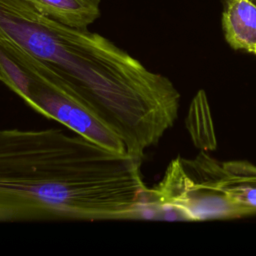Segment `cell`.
<instances>
[{"label":"cell","instance_id":"1","mask_svg":"<svg viewBox=\"0 0 256 256\" xmlns=\"http://www.w3.org/2000/svg\"><path fill=\"white\" fill-rule=\"evenodd\" d=\"M0 30L143 160L173 126L180 95L165 76L100 34L53 20L27 0H0Z\"/></svg>","mask_w":256,"mask_h":256},{"label":"cell","instance_id":"2","mask_svg":"<svg viewBox=\"0 0 256 256\" xmlns=\"http://www.w3.org/2000/svg\"><path fill=\"white\" fill-rule=\"evenodd\" d=\"M141 163L60 128L0 129V222L141 219Z\"/></svg>","mask_w":256,"mask_h":256},{"label":"cell","instance_id":"3","mask_svg":"<svg viewBox=\"0 0 256 256\" xmlns=\"http://www.w3.org/2000/svg\"><path fill=\"white\" fill-rule=\"evenodd\" d=\"M0 82L37 113L118 153L122 140L55 79L29 52L0 30ZM128 154V153H127Z\"/></svg>","mask_w":256,"mask_h":256},{"label":"cell","instance_id":"4","mask_svg":"<svg viewBox=\"0 0 256 256\" xmlns=\"http://www.w3.org/2000/svg\"><path fill=\"white\" fill-rule=\"evenodd\" d=\"M225 39L236 50L256 49V4L252 0H225L222 14Z\"/></svg>","mask_w":256,"mask_h":256},{"label":"cell","instance_id":"5","mask_svg":"<svg viewBox=\"0 0 256 256\" xmlns=\"http://www.w3.org/2000/svg\"><path fill=\"white\" fill-rule=\"evenodd\" d=\"M47 17L70 27L87 29L100 16L101 0H27Z\"/></svg>","mask_w":256,"mask_h":256},{"label":"cell","instance_id":"6","mask_svg":"<svg viewBox=\"0 0 256 256\" xmlns=\"http://www.w3.org/2000/svg\"><path fill=\"white\" fill-rule=\"evenodd\" d=\"M188 129L197 147L203 150L215 148V137L213 134L209 107L206 97L201 91L191 103L188 115Z\"/></svg>","mask_w":256,"mask_h":256},{"label":"cell","instance_id":"7","mask_svg":"<svg viewBox=\"0 0 256 256\" xmlns=\"http://www.w3.org/2000/svg\"><path fill=\"white\" fill-rule=\"evenodd\" d=\"M252 1H253V2L256 4V0H252Z\"/></svg>","mask_w":256,"mask_h":256},{"label":"cell","instance_id":"8","mask_svg":"<svg viewBox=\"0 0 256 256\" xmlns=\"http://www.w3.org/2000/svg\"><path fill=\"white\" fill-rule=\"evenodd\" d=\"M254 53H255V54H256V49H255V51H254Z\"/></svg>","mask_w":256,"mask_h":256}]
</instances>
